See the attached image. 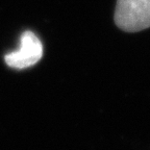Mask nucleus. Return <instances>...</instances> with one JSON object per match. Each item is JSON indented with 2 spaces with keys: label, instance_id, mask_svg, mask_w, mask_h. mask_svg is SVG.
<instances>
[{
  "label": "nucleus",
  "instance_id": "nucleus-1",
  "mask_svg": "<svg viewBox=\"0 0 150 150\" xmlns=\"http://www.w3.org/2000/svg\"><path fill=\"white\" fill-rule=\"evenodd\" d=\"M115 23L126 33L150 27V0H117Z\"/></svg>",
  "mask_w": 150,
  "mask_h": 150
},
{
  "label": "nucleus",
  "instance_id": "nucleus-2",
  "mask_svg": "<svg viewBox=\"0 0 150 150\" xmlns=\"http://www.w3.org/2000/svg\"><path fill=\"white\" fill-rule=\"evenodd\" d=\"M43 56V45L31 31H25L20 38V48L4 56L6 65L14 69H25L35 65Z\"/></svg>",
  "mask_w": 150,
  "mask_h": 150
}]
</instances>
